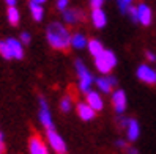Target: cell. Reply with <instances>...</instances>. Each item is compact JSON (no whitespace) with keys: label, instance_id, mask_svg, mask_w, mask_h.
<instances>
[{"label":"cell","instance_id":"836d02e7","mask_svg":"<svg viewBox=\"0 0 156 154\" xmlns=\"http://www.w3.org/2000/svg\"><path fill=\"white\" fill-rule=\"evenodd\" d=\"M32 2H33V3H36V5H43V3L46 2V0H32Z\"/></svg>","mask_w":156,"mask_h":154},{"label":"cell","instance_id":"52a82bcc","mask_svg":"<svg viewBox=\"0 0 156 154\" xmlns=\"http://www.w3.org/2000/svg\"><path fill=\"white\" fill-rule=\"evenodd\" d=\"M111 102H112V107L117 115H123L128 108V98H126V93L123 90H114L112 91V98H111Z\"/></svg>","mask_w":156,"mask_h":154},{"label":"cell","instance_id":"6da1fadb","mask_svg":"<svg viewBox=\"0 0 156 154\" xmlns=\"http://www.w3.org/2000/svg\"><path fill=\"white\" fill-rule=\"evenodd\" d=\"M46 38L52 49L57 50H68L71 47V33L63 24L52 22L46 30Z\"/></svg>","mask_w":156,"mask_h":154},{"label":"cell","instance_id":"d4e9b609","mask_svg":"<svg viewBox=\"0 0 156 154\" xmlns=\"http://www.w3.org/2000/svg\"><path fill=\"white\" fill-rule=\"evenodd\" d=\"M126 14L131 17V21H133V22H137V8H136V6L131 5L129 8H128V13H126Z\"/></svg>","mask_w":156,"mask_h":154},{"label":"cell","instance_id":"d6986e66","mask_svg":"<svg viewBox=\"0 0 156 154\" xmlns=\"http://www.w3.org/2000/svg\"><path fill=\"white\" fill-rule=\"evenodd\" d=\"M30 14L32 17L36 21V22H40L43 21V17H44V10H43V5H36L33 2H30Z\"/></svg>","mask_w":156,"mask_h":154},{"label":"cell","instance_id":"5bb4252c","mask_svg":"<svg viewBox=\"0 0 156 154\" xmlns=\"http://www.w3.org/2000/svg\"><path fill=\"white\" fill-rule=\"evenodd\" d=\"M6 44L10 47V53H11V58L14 60H21L24 57V47H22V43L16 38H8Z\"/></svg>","mask_w":156,"mask_h":154},{"label":"cell","instance_id":"8992f818","mask_svg":"<svg viewBox=\"0 0 156 154\" xmlns=\"http://www.w3.org/2000/svg\"><path fill=\"white\" fill-rule=\"evenodd\" d=\"M46 139H48V143H49V146L52 148L54 152H57V154H65L66 152V143L55 129L46 131Z\"/></svg>","mask_w":156,"mask_h":154},{"label":"cell","instance_id":"ba28073f","mask_svg":"<svg viewBox=\"0 0 156 154\" xmlns=\"http://www.w3.org/2000/svg\"><path fill=\"white\" fill-rule=\"evenodd\" d=\"M95 85L98 88V93H106V94L111 93L112 94V91L117 87V79L111 74L109 76H101V77L95 79Z\"/></svg>","mask_w":156,"mask_h":154},{"label":"cell","instance_id":"277c9868","mask_svg":"<svg viewBox=\"0 0 156 154\" xmlns=\"http://www.w3.org/2000/svg\"><path fill=\"white\" fill-rule=\"evenodd\" d=\"M38 102H40V110H38V118H40V124L46 131H52L55 129L54 128V120H52V113H51V108L48 105V101L40 96L38 98Z\"/></svg>","mask_w":156,"mask_h":154},{"label":"cell","instance_id":"9a60e30c","mask_svg":"<svg viewBox=\"0 0 156 154\" xmlns=\"http://www.w3.org/2000/svg\"><path fill=\"white\" fill-rule=\"evenodd\" d=\"M90 19H91V24H93L96 29H104L106 24H107V16L103 11V8H98V10L91 11Z\"/></svg>","mask_w":156,"mask_h":154},{"label":"cell","instance_id":"484cf974","mask_svg":"<svg viewBox=\"0 0 156 154\" xmlns=\"http://www.w3.org/2000/svg\"><path fill=\"white\" fill-rule=\"evenodd\" d=\"M19 41H21L22 44H29V43L32 41V36H30V33L22 32V33H21V36H19Z\"/></svg>","mask_w":156,"mask_h":154},{"label":"cell","instance_id":"8fae6325","mask_svg":"<svg viewBox=\"0 0 156 154\" xmlns=\"http://www.w3.org/2000/svg\"><path fill=\"white\" fill-rule=\"evenodd\" d=\"M137 8V22L142 24V25H150L153 21V11L151 8L147 5V3H139L136 6Z\"/></svg>","mask_w":156,"mask_h":154},{"label":"cell","instance_id":"7a4b0ae2","mask_svg":"<svg viewBox=\"0 0 156 154\" xmlns=\"http://www.w3.org/2000/svg\"><path fill=\"white\" fill-rule=\"evenodd\" d=\"M74 68H76V74H77V87L82 93H88L91 90V85L95 84V79L91 71L85 66V63L80 58L74 61Z\"/></svg>","mask_w":156,"mask_h":154},{"label":"cell","instance_id":"ac0fdd59","mask_svg":"<svg viewBox=\"0 0 156 154\" xmlns=\"http://www.w3.org/2000/svg\"><path fill=\"white\" fill-rule=\"evenodd\" d=\"M87 49H88V52H90L93 57H98L99 53L104 50V46H103V43L98 41V39H90L88 44H87Z\"/></svg>","mask_w":156,"mask_h":154},{"label":"cell","instance_id":"4fadbf2b","mask_svg":"<svg viewBox=\"0 0 156 154\" xmlns=\"http://www.w3.org/2000/svg\"><path fill=\"white\" fill-rule=\"evenodd\" d=\"M76 110H77V115H79V118H80L82 121H91V120L96 116V112H95L85 101L77 102V104H76Z\"/></svg>","mask_w":156,"mask_h":154},{"label":"cell","instance_id":"5b68a950","mask_svg":"<svg viewBox=\"0 0 156 154\" xmlns=\"http://www.w3.org/2000/svg\"><path fill=\"white\" fill-rule=\"evenodd\" d=\"M136 76L142 84L156 85V68H153L151 65H148V63H142V65L137 66Z\"/></svg>","mask_w":156,"mask_h":154},{"label":"cell","instance_id":"e0dca14e","mask_svg":"<svg viewBox=\"0 0 156 154\" xmlns=\"http://www.w3.org/2000/svg\"><path fill=\"white\" fill-rule=\"evenodd\" d=\"M63 19H65L66 24L74 25V24H77L82 19V13L77 11V10H65L63 11Z\"/></svg>","mask_w":156,"mask_h":154},{"label":"cell","instance_id":"ffe728a7","mask_svg":"<svg viewBox=\"0 0 156 154\" xmlns=\"http://www.w3.org/2000/svg\"><path fill=\"white\" fill-rule=\"evenodd\" d=\"M6 16H8V22L11 25H17L21 21V14L17 11L16 6H8V11H6Z\"/></svg>","mask_w":156,"mask_h":154},{"label":"cell","instance_id":"7c38bea8","mask_svg":"<svg viewBox=\"0 0 156 154\" xmlns=\"http://www.w3.org/2000/svg\"><path fill=\"white\" fill-rule=\"evenodd\" d=\"M125 132H126V140L134 143L137 139L140 137V124H139V121L134 120V118H129L128 120L126 128H125Z\"/></svg>","mask_w":156,"mask_h":154},{"label":"cell","instance_id":"4dcf8cb0","mask_svg":"<svg viewBox=\"0 0 156 154\" xmlns=\"http://www.w3.org/2000/svg\"><path fill=\"white\" fill-rule=\"evenodd\" d=\"M115 146H117V148H120V149H125V148L128 146V143H126L125 140L120 139V140H117V142H115Z\"/></svg>","mask_w":156,"mask_h":154},{"label":"cell","instance_id":"7402d4cb","mask_svg":"<svg viewBox=\"0 0 156 154\" xmlns=\"http://www.w3.org/2000/svg\"><path fill=\"white\" fill-rule=\"evenodd\" d=\"M0 55H2V58H5V60H13L11 53H10V47H8V44H6V39L0 41Z\"/></svg>","mask_w":156,"mask_h":154},{"label":"cell","instance_id":"9c48e42d","mask_svg":"<svg viewBox=\"0 0 156 154\" xmlns=\"http://www.w3.org/2000/svg\"><path fill=\"white\" fill-rule=\"evenodd\" d=\"M29 152L30 154H49V148L40 135H32L29 140Z\"/></svg>","mask_w":156,"mask_h":154},{"label":"cell","instance_id":"83f0119b","mask_svg":"<svg viewBox=\"0 0 156 154\" xmlns=\"http://www.w3.org/2000/svg\"><path fill=\"white\" fill-rule=\"evenodd\" d=\"M123 151H125V154H139L137 148H136V146H133V145H129V143H128V146H126Z\"/></svg>","mask_w":156,"mask_h":154},{"label":"cell","instance_id":"3957f363","mask_svg":"<svg viewBox=\"0 0 156 154\" xmlns=\"http://www.w3.org/2000/svg\"><path fill=\"white\" fill-rule=\"evenodd\" d=\"M95 66L103 76H109L112 69L117 66V55L112 50L104 49L98 57H95Z\"/></svg>","mask_w":156,"mask_h":154},{"label":"cell","instance_id":"f546056e","mask_svg":"<svg viewBox=\"0 0 156 154\" xmlns=\"http://www.w3.org/2000/svg\"><path fill=\"white\" fill-rule=\"evenodd\" d=\"M145 58H147V61H150V63L156 61V55H154V52L147 50V52H145Z\"/></svg>","mask_w":156,"mask_h":154},{"label":"cell","instance_id":"44dd1931","mask_svg":"<svg viewBox=\"0 0 156 154\" xmlns=\"http://www.w3.org/2000/svg\"><path fill=\"white\" fill-rule=\"evenodd\" d=\"M73 105H74V101H73V96L65 94V96H63V98L60 99V110H62L63 113H68V112H71Z\"/></svg>","mask_w":156,"mask_h":154},{"label":"cell","instance_id":"d6a6232c","mask_svg":"<svg viewBox=\"0 0 156 154\" xmlns=\"http://www.w3.org/2000/svg\"><path fill=\"white\" fill-rule=\"evenodd\" d=\"M5 2H6L8 6H14L16 5V0H5Z\"/></svg>","mask_w":156,"mask_h":154},{"label":"cell","instance_id":"2e32d148","mask_svg":"<svg viewBox=\"0 0 156 154\" xmlns=\"http://www.w3.org/2000/svg\"><path fill=\"white\" fill-rule=\"evenodd\" d=\"M87 44H88V39H87V36L84 33H74V35H71V47L80 50V49L87 47Z\"/></svg>","mask_w":156,"mask_h":154},{"label":"cell","instance_id":"30bf717a","mask_svg":"<svg viewBox=\"0 0 156 154\" xmlns=\"http://www.w3.org/2000/svg\"><path fill=\"white\" fill-rule=\"evenodd\" d=\"M85 102L93 108L96 113L104 108V99L98 91H95V90H90L88 93H85Z\"/></svg>","mask_w":156,"mask_h":154},{"label":"cell","instance_id":"f1b7e54d","mask_svg":"<svg viewBox=\"0 0 156 154\" xmlns=\"http://www.w3.org/2000/svg\"><path fill=\"white\" fill-rule=\"evenodd\" d=\"M103 2L104 0H90V6L93 8V10H98V8L103 6Z\"/></svg>","mask_w":156,"mask_h":154},{"label":"cell","instance_id":"1f68e13d","mask_svg":"<svg viewBox=\"0 0 156 154\" xmlns=\"http://www.w3.org/2000/svg\"><path fill=\"white\" fill-rule=\"evenodd\" d=\"M5 151V143H3V135L0 134V154H3Z\"/></svg>","mask_w":156,"mask_h":154},{"label":"cell","instance_id":"cb8c5ba5","mask_svg":"<svg viewBox=\"0 0 156 154\" xmlns=\"http://www.w3.org/2000/svg\"><path fill=\"white\" fill-rule=\"evenodd\" d=\"M128 116H123V115H118L117 116V126L118 128H122V129H125L126 128V124H128Z\"/></svg>","mask_w":156,"mask_h":154},{"label":"cell","instance_id":"603a6c76","mask_svg":"<svg viewBox=\"0 0 156 154\" xmlns=\"http://www.w3.org/2000/svg\"><path fill=\"white\" fill-rule=\"evenodd\" d=\"M131 3H133V0H118V8H120V11L123 14H126L128 8L131 6Z\"/></svg>","mask_w":156,"mask_h":154},{"label":"cell","instance_id":"4316f807","mask_svg":"<svg viewBox=\"0 0 156 154\" xmlns=\"http://www.w3.org/2000/svg\"><path fill=\"white\" fill-rule=\"evenodd\" d=\"M68 3H69V0H57V8L60 11H65L68 10Z\"/></svg>","mask_w":156,"mask_h":154}]
</instances>
